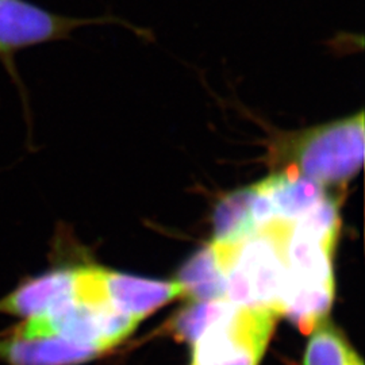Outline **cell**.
<instances>
[{
  "instance_id": "6da1fadb",
  "label": "cell",
  "mask_w": 365,
  "mask_h": 365,
  "mask_svg": "<svg viewBox=\"0 0 365 365\" xmlns=\"http://www.w3.org/2000/svg\"><path fill=\"white\" fill-rule=\"evenodd\" d=\"M364 111L299 131L276 133L271 161L325 187H344L364 163Z\"/></svg>"
},
{
  "instance_id": "7a4b0ae2",
  "label": "cell",
  "mask_w": 365,
  "mask_h": 365,
  "mask_svg": "<svg viewBox=\"0 0 365 365\" xmlns=\"http://www.w3.org/2000/svg\"><path fill=\"white\" fill-rule=\"evenodd\" d=\"M289 222L274 221L235 244L212 241L226 276V299L240 307L282 315L288 280L286 242Z\"/></svg>"
},
{
  "instance_id": "3957f363",
  "label": "cell",
  "mask_w": 365,
  "mask_h": 365,
  "mask_svg": "<svg viewBox=\"0 0 365 365\" xmlns=\"http://www.w3.org/2000/svg\"><path fill=\"white\" fill-rule=\"evenodd\" d=\"M138 324V318L122 313L106 302L73 295L57 302L46 313L26 319L14 336L25 339L60 336L105 353L129 337Z\"/></svg>"
},
{
  "instance_id": "277c9868",
  "label": "cell",
  "mask_w": 365,
  "mask_h": 365,
  "mask_svg": "<svg viewBox=\"0 0 365 365\" xmlns=\"http://www.w3.org/2000/svg\"><path fill=\"white\" fill-rule=\"evenodd\" d=\"M279 315L235 306L192 345L191 365H259Z\"/></svg>"
},
{
  "instance_id": "5b68a950",
  "label": "cell",
  "mask_w": 365,
  "mask_h": 365,
  "mask_svg": "<svg viewBox=\"0 0 365 365\" xmlns=\"http://www.w3.org/2000/svg\"><path fill=\"white\" fill-rule=\"evenodd\" d=\"M120 24L117 18H75L45 10L26 0H0V61L14 78V56L25 49L68 39L75 30L90 25Z\"/></svg>"
},
{
  "instance_id": "8992f818",
  "label": "cell",
  "mask_w": 365,
  "mask_h": 365,
  "mask_svg": "<svg viewBox=\"0 0 365 365\" xmlns=\"http://www.w3.org/2000/svg\"><path fill=\"white\" fill-rule=\"evenodd\" d=\"M76 297L106 302L141 321L170 300L184 297V287L179 282H160L101 268H78Z\"/></svg>"
},
{
  "instance_id": "52a82bcc",
  "label": "cell",
  "mask_w": 365,
  "mask_h": 365,
  "mask_svg": "<svg viewBox=\"0 0 365 365\" xmlns=\"http://www.w3.org/2000/svg\"><path fill=\"white\" fill-rule=\"evenodd\" d=\"M102 354L92 345L60 336L0 339V360L9 365H80Z\"/></svg>"
},
{
  "instance_id": "ba28073f",
  "label": "cell",
  "mask_w": 365,
  "mask_h": 365,
  "mask_svg": "<svg viewBox=\"0 0 365 365\" xmlns=\"http://www.w3.org/2000/svg\"><path fill=\"white\" fill-rule=\"evenodd\" d=\"M78 269H58L30 279L0 300V313L33 318L75 295Z\"/></svg>"
},
{
  "instance_id": "9c48e42d",
  "label": "cell",
  "mask_w": 365,
  "mask_h": 365,
  "mask_svg": "<svg viewBox=\"0 0 365 365\" xmlns=\"http://www.w3.org/2000/svg\"><path fill=\"white\" fill-rule=\"evenodd\" d=\"M260 184L271 199L276 221H298L325 196L322 185L291 168H282Z\"/></svg>"
},
{
  "instance_id": "30bf717a",
  "label": "cell",
  "mask_w": 365,
  "mask_h": 365,
  "mask_svg": "<svg viewBox=\"0 0 365 365\" xmlns=\"http://www.w3.org/2000/svg\"><path fill=\"white\" fill-rule=\"evenodd\" d=\"M334 300V284L300 282L288 277L282 315L309 334L327 318Z\"/></svg>"
},
{
  "instance_id": "8fae6325",
  "label": "cell",
  "mask_w": 365,
  "mask_h": 365,
  "mask_svg": "<svg viewBox=\"0 0 365 365\" xmlns=\"http://www.w3.org/2000/svg\"><path fill=\"white\" fill-rule=\"evenodd\" d=\"M178 282L192 300L226 299V276L211 242L182 265Z\"/></svg>"
},
{
  "instance_id": "7c38bea8",
  "label": "cell",
  "mask_w": 365,
  "mask_h": 365,
  "mask_svg": "<svg viewBox=\"0 0 365 365\" xmlns=\"http://www.w3.org/2000/svg\"><path fill=\"white\" fill-rule=\"evenodd\" d=\"M255 185L223 196L214 211V240L220 244H235L253 235L257 227L252 217Z\"/></svg>"
},
{
  "instance_id": "4fadbf2b",
  "label": "cell",
  "mask_w": 365,
  "mask_h": 365,
  "mask_svg": "<svg viewBox=\"0 0 365 365\" xmlns=\"http://www.w3.org/2000/svg\"><path fill=\"white\" fill-rule=\"evenodd\" d=\"M235 307L227 299L192 300L170 318L165 329L172 337L194 345L206 330L232 313Z\"/></svg>"
},
{
  "instance_id": "5bb4252c",
  "label": "cell",
  "mask_w": 365,
  "mask_h": 365,
  "mask_svg": "<svg viewBox=\"0 0 365 365\" xmlns=\"http://www.w3.org/2000/svg\"><path fill=\"white\" fill-rule=\"evenodd\" d=\"M357 359L336 327L321 324L313 330L302 365H353Z\"/></svg>"
},
{
  "instance_id": "9a60e30c",
  "label": "cell",
  "mask_w": 365,
  "mask_h": 365,
  "mask_svg": "<svg viewBox=\"0 0 365 365\" xmlns=\"http://www.w3.org/2000/svg\"><path fill=\"white\" fill-rule=\"evenodd\" d=\"M353 365H364V364H363V360H361V359H360V357H359V359H357V360H356V361H354V363H353Z\"/></svg>"
}]
</instances>
